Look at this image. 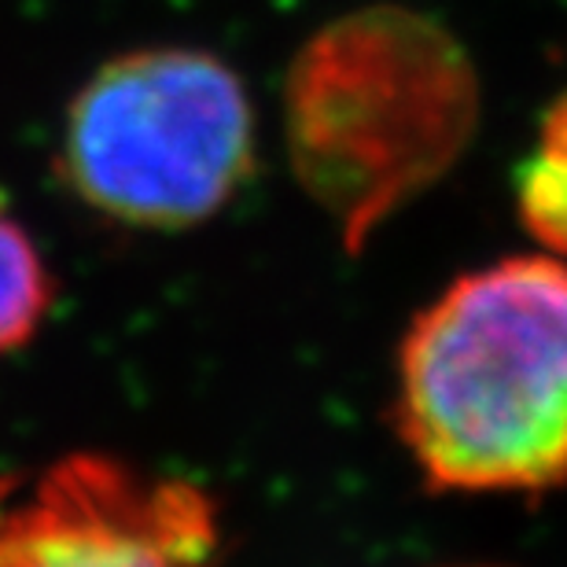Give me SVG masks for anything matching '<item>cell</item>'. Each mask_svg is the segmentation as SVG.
Returning a JSON list of instances; mask_svg holds the SVG:
<instances>
[{
	"label": "cell",
	"instance_id": "5b68a950",
	"mask_svg": "<svg viewBox=\"0 0 567 567\" xmlns=\"http://www.w3.org/2000/svg\"><path fill=\"white\" fill-rule=\"evenodd\" d=\"M519 210L542 244L567 255V96L549 111L535 155L519 174Z\"/></svg>",
	"mask_w": 567,
	"mask_h": 567
},
{
	"label": "cell",
	"instance_id": "7a4b0ae2",
	"mask_svg": "<svg viewBox=\"0 0 567 567\" xmlns=\"http://www.w3.org/2000/svg\"><path fill=\"white\" fill-rule=\"evenodd\" d=\"M475 100L468 55L435 19L399 4L350 11L288 71L295 177L354 247L461 155Z\"/></svg>",
	"mask_w": 567,
	"mask_h": 567
},
{
	"label": "cell",
	"instance_id": "6da1fadb",
	"mask_svg": "<svg viewBox=\"0 0 567 567\" xmlns=\"http://www.w3.org/2000/svg\"><path fill=\"white\" fill-rule=\"evenodd\" d=\"M399 427L446 491L567 480V266L508 258L427 306L402 343Z\"/></svg>",
	"mask_w": 567,
	"mask_h": 567
},
{
	"label": "cell",
	"instance_id": "8992f818",
	"mask_svg": "<svg viewBox=\"0 0 567 567\" xmlns=\"http://www.w3.org/2000/svg\"><path fill=\"white\" fill-rule=\"evenodd\" d=\"M52 299L49 269L16 221L0 214V354L22 347Z\"/></svg>",
	"mask_w": 567,
	"mask_h": 567
},
{
	"label": "cell",
	"instance_id": "3957f363",
	"mask_svg": "<svg viewBox=\"0 0 567 567\" xmlns=\"http://www.w3.org/2000/svg\"><path fill=\"white\" fill-rule=\"evenodd\" d=\"M255 166V111L218 55L155 44L104 63L66 107L60 174L85 207L133 229H192Z\"/></svg>",
	"mask_w": 567,
	"mask_h": 567
},
{
	"label": "cell",
	"instance_id": "277c9868",
	"mask_svg": "<svg viewBox=\"0 0 567 567\" xmlns=\"http://www.w3.org/2000/svg\"><path fill=\"white\" fill-rule=\"evenodd\" d=\"M0 567H218V516L192 483L74 453L0 486Z\"/></svg>",
	"mask_w": 567,
	"mask_h": 567
}]
</instances>
